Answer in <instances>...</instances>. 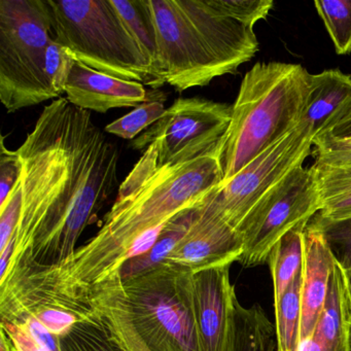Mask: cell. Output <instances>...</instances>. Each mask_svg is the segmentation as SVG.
<instances>
[{"mask_svg":"<svg viewBox=\"0 0 351 351\" xmlns=\"http://www.w3.org/2000/svg\"><path fill=\"white\" fill-rule=\"evenodd\" d=\"M343 274H344L345 287H346L351 303V269L350 270H343Z\"/></svg>","mask_w":351,"mask_h":351,"instance_id":"cell-39","label":"cell"},{"mask_svg":"<svg viewBox=\"0 0 351 351\" xmlns=\"http://www.w3.org/2000/svg\"><path fill=\"white\" fill-rule=\"evenodd\" d=\"M0 351H13L12 350L11 339L7 336V334L3 330L0 332Z\"/></svg>","mask_w":351,"mask_h":351,"instance_id":"cell-38","label":"cell"},{"mask_svg":"<svg viewBox=\"0 0 351 351\" xmlns=\"http://www.w3.org/2000/svg\"><path fill=\"white\" fill-rule=\"evenodd\" d=\"M351 106V75L339 69L310 73L309 92L299 125L312 141L324 136Z\"/></svg>","mask_w":351,"mask_h":351,"instance_id":"cell-16","label":"cell"},{"mask_svg":"<svg viewBox=\"0 0 351 351\" xmlns=\"http://www.w3.org/2000/svg\"><path fill=\"white\" fill-rule=\"evenodd\" d=\"M157 38L162 79L178 92L205 87L233 71L211 50L176 0H145Z\"/></svg>","mask_w":351,"mask_h":351,"instance_id":"cell-9","label":"cell"},{"mask_svg":"<svg viewBox=\"0 0 351 351\" xmlns=\"http://www.w3.org/2000/svg\"><path fill=\"white\" fill-rule=\"evenodd\" d=\"M351 303L343 269L335 264L324 310L312 334L298 342L295 351H350Z\"/></svg>","mask_w":351,"mask_h":351,"instance_id":"cell-17","label":"cell"},{"mask_svg":"<svg viewBox=\"0 0 351 351\" xmlns=\"http://www.w3.org/2000/svg\"><path fill=\"white\" fill-rule=\"evenodd\" d=\"M206 197L197 205L188 232L166 261L192 272L232 265L238 262L243 250L239 233L213 208Z\"/></svg>","mask_w":351,"mask_h":351,"instance_id":"cell-13","label":"cell"},{"mask_svg":"<svg viewBox=\"0 0 351 351\" xmlns=\"http://www.w3.org/2000/svg\"><path fill=\"white\" fill-rule=\"evenodd\" d=\"M301 326L299 341L313 332L328 295L330 274L336 261L322 232L310 221L303 233Z\"/></svg>","mask_w":351,"mask_h":351,"instance_id":"cell-15","label":"cell"},{"mask_svg":"<svg viewBox=\"0 0 351 351\" xmlns=\"http://www.w3.org/2000/svg\"><path fill=\"white\" fill-rule=\"evenodd\" d=\"M75 60L71 51L53 38L47 51L46 73L57 98L65 93V86Z\"/></svg>","mask_w":351,"mask_h":351,"instance_id":"cell-29","label":"cell"},{"mask_svg":"<svg viewBox=\"0 0 351 351\" xmlns=\"http://www.w3.org/2000/svg\"><path fill=\"white\" fill-rule=\"evenodd\" d=\"M221 184L217 147L201 157L162 168L156 167L143 152L121 184L116 202L97 234L63 264L43 266L45 276L63 295L89 303L92 289L120 273L141 235L194 208Z\"/></svg>","mask_w":351,"mask_h":351,"instance_id":"cell-2","label":"cell"},{"mask_svg":"<svg viewBox=\"0 0 351 351\" xmlns=\"http://www.w3.org/2000/svg\"><path fill=\"white\" fill-rule=\"evenodd\" d=\"M351 136V106L338 119L336 123L330 127V130L320 137H332V138H344ZM319 139V138H318ZM317 141V139H316Z\"/></svg>","mask_w":351,"mask_h":351,"instance_id":"cell-36","label":"cell"},{"mask_svg":"<svg viewBox=\"0 0 351 351\" xmlns=\"http://www.w3.org/2000/svg\"><path fill=\"white\" fill-rule=\"evenodd\" d=\"M316 164L324 166L351 165V136L344 138L324 137L314 141Z\"/></svg>","mask_w":351,"mask_h":351,"instance_id":"cell-30","label":"cell"},{"mask_svg":"<svg viewBox=\"0 0 351 351\" xmlns=\"http://www.w3.org/2000/svg\"><path fill=\"white\" fill-rule=\"evenodd\" d=\"M32 338L48 351H61L60 338L54 336L44 324L34 316H28L23 324Z\"/></svg>","mask_w":351,"mask_h":351,"instance_id":"cell-35","label":"cell"},{"mask_svg":"<svg viewBox=\"0 0 351 351\" xmlns=\"http://www.w3.org/2000/svg\"><path fill=\"white\" fill-rule=\"evenodd\" d=\"M48 307L71 312L83 322L92 319L89 304L61 293L46 278L42 266L28 254L14 258L5 278L0 280L1 320L23 324L28 316Z\"/></svg>","mask_w":351,"mask_h":351,"instance_id":"cell-11","label":"cell"},{"mask_svg":"<svg viewBox=\"0 0 351 351\" xmlns=\"http://www.w3.org/2000/svg\"><path fill=\"white\" fill-rule=\"evenodd\" d=\"M195 208L196 207L186 209L170 219L162 230L159 239L147 254L127 261L120 271L122 280H129L133 277L145 274L165 263L188 232L194 219Z\"/></svg>","mask_w":351,"mask_h":351,"instance_id":"cell-19","label":"cell"},{"mask_svg":"<svg viewBox=\"0 0 351 351\" xmlns=\"http://www.w3.org/2000/svg\"><path fill=\"white\" fill-rule=\"evenodd\" d=\"M230 267L223 265L193 272L201 351H234L238 300L230 280Z\"/></svg>","mask_w":351,"mask_h":351,"instance_id":"cell-12","label":"cell"},{"mask_svg":"<svg viewBox=\"0 0 351 351\" xmlns=\"http://www.w3.org/2000/svg\"><path fill=\"white\" fill-rule=\"evenodd\" d=\"M61 351H118L104 326L92 314V319L77 322L60 338Z\"/></svg>","mask_w":351,"mask_h":351,"instance_id":"cell-26","label":"cell"},{"mask_svg":"<svg viewBox=\"0 0 351 351\" xmlns=\"http://www.w3.org/2000/svg\"><path fill=\"white\" fill-rule=\"evenodd\" d=\"M1 330L20 351H48L32 338L24 324L1 320Z\"/></svg>","mask_w":351,"mask_h":351,"instance_id":"cell-34","label":"cell"},{"mask_svg":"<svg viewBox=\"0 0 351 351\" xmlns=\"http://www.w3.org/2000/svg\"><path fill=\"white\" fill-rule=\"evenodd\" d=\"M320 208L313 168H295L254 205L237 228L243 244L238 263L245 268L268 263L277 242L291 230L307 227Z\"/></svg>","mask_w":351,"mask_h":351,"instance_id":"cell-7","label":"cell"},{"mask_svg":"<svg viewBox=\"0 0 351 351\" xmlns=\"http://www.w3.org/2000/svg\"><path fill=\"white\" fill-rule=\"evenodd\" d=\"M320 194L318 215L324 219H343L351 217V165H312Z\"/></svg>","mask_w":351,"mask_h":351,"instance_id":"cell-20","label":"cell"},{"mask_svg":"<svg viewBox=\"0 0 351 351\" xmlns=\"http://www.w3.org/2000/svg\"><path fill=\"white\" fill-rule=\"evenodd\" d=\"M209 5L226 17L247 27L267 19L274 7L272 0H207Z\"/></svg>","mask_w":351,"mask_h":351,"instance_id":"cell-28","label":"cell"},{"mask_svg":"<svg viewBox=\"0 0 351 351\" xmlns=\"http://www.w3.org/2000/svg\"><path fill=\"white\" fill-rule=\"evenodd\" d=\"M302 272L281 297L274 300L277 351H295L301 326Z\"/></svg>","mask_w":351,"mask_h":351,"instance_id":"cell-22","label":"cell"},{"mask_svg":"<svg viewBox=\"0 0 351 351\" xmlns=\"http://www.w3.org/2000/svg\"><path fill=\"white\" fill-rule=\"evenodd\" d=\"M349 345H350V351H351V315H350V319H349Z\"/></svg>","mask_w":351,"mask_h":351,"instance_id":"cell-40","label":"cell"},{"mask_svg":"<svg viewBox=\"0 0 351 351\" xmlns=\"http://www.w3.org/2000/svg\"><path fill=\"white\" fill-rule=\"evenodd\" d=\"M112 5L120 14L135 40L143 49L145 56L149 59L154 71L158 77L163 81L158 66L157 38L155 27L149 15V9L145 5V0H112ZM165 84V82L163 81Z\"/></svg>","mask_w":351,"mask_h":351,"instance_id":"cell-23","label":"cell"},{"mask_svg":"<svg viewBox=\"0 0 351 351\" xmlns=\"http://www.w3.org/2000/svg\"><path fill=\"white\" fill-rule=\"evenodd\" d=\"M324 234L337 264L343 270L351 269V217L328 219L316 215L311 219Z\"/></svg>","mask_w":351,"mask_h":351,"instance_id":"cell-27","label":"cell"},{"mask_svg":"<svg viewBox=\"0 0 351 351\" xmlns=\"http://www.w3.org/2000/svg\"><path fill=\"white\" fill-rule=\"evenodd\" d=\"M313 141L301 125L254 158L206 200L237 231L254 205L287 174L303 166Z\"/></svg>","mask_w":351,"mask_h":351,"instance_id":"cell-10","label":"cell"},{"mask_svg":"<svg viewBox=\"0 0 351 351\" xmlns=\"http://www.w3.org/2000/svg\"><path fill=\"white\" fill-rule=\"evenodd\" d=\"M16 237L15 235L12 238L11 241L5 246L3 252H0V280H3L7 275L10 265L13 260L14 254H15Z\"/></svg>","mask_w":351,"mask_h":351,"instance_id":"cell-37","label":"cell"},{"mask_svg":"<svg viewBox=\"0 0 351 351\" xmlns=\"http://www.w3.org/2000/svg\"><path fill=\"white\" fill-rule=\"evenodd\" d=\"M120 273L92 289L88 295L92 314L104 326L118 351H153L137 332L121 295Z\"/></svg>","mask_w":351,"mask_h":351,"instance_id":"cell-18","label":"cell"},{"mask_svg":"<svg viewBox=\"0 0 351 351\" xmlns=\"http://www.w3.org/2000/svg\"><path fill=\"white\" fill-rule=\"evenodd\" d=\"M22 207L14 258L63 264L118 182L119 149L91 114L53 100L17 149ZM12 260V261H13Z\"/></svg>","mask_w":351,"mask_h":351,"instance_id":"cell-1","label":"cell"},{"mask_svg":"<svg viewBox=\"0 0 351 351\" xmlns=\"http://www.w3.org/2000/svg\"><path fill=\"white\" fill-rule=\"evenodd\" d=\"M306 227L295 228L285 234L273 247L268 263L272 275L274 300L285 293L301 274L304 261L303 233Z\"/></svg>","mask_w":351,"mask_h":351,"instance_id":"cell-21","label":"cell"},{"mask_svg":"<svg viewBox=\"0 0 351 351\" xmlns=\"http://www.w3.org/2000/svg\"><path fill=\"white\" fill-rule=\"evenodd\" d=\"M158 99V98H157ZM149 100L106 127V132L125 141H134L165 114L163 100Z\"/></svg>","mask_w":351,"mask_h":351,"instance_id":"cell-25","label":"cell"},{"mask_svg":"<svg viewBox=\"0 0 351 351\" xmlns=\"http://www.w3.org/2000/svg\"><path fill=\"white\" fill-rule=\"evenodd\" d=\"M53 38L80 62L149 87L165 85L112 0H46Z\"/></svg>","mask_w":351,"mask_h":351,"instance_id":"cell-4","label":"cell"},{"mask_svg":"<svg viewBox=\"0 0 351 351\" xmlns=\"http://www.w3.org/2000/svg\"><path fill=\"white\" fill-rule=\"evenodd\" d=\"M309 85L300 64L258 62L245 73L217 147L223 184L299 125Z\"/></svg>","mask_w":351,"mask_h":351,"instance_id":"cell-3","label":"cell"},{"mask_svg":"<svg viewBox=\"0 0 351 351\" xmlns=\"http://www.w3.org/2000/svg\"><path fill=\"white\" fill-rule=\"evenodd\" d=\"M65 94L73 106L101 114L114 108H137L149 100L141 84L100 73L77 59L71 66Z\"/></svg>","mask_w":351,"mask_h":351,"instance_id":"cell-14","label":"cell"},{"mask_svg":"<svg viewBox=\"0 0 351 351\" xmlns=\"http://www.w3.org/2000/svg\"><path fill=\"white\" fill-rule=\"evenodd\" d=\"M52 40L46 0L0 1V100L8 112L57 98L46 73Z\"/></svg>","mask_w":351,"mask_h":351,"instance_id":"cell-5","label":"cell"},{"mask_svg":"<svg viewBox=\"0 0 351 351\" xmlns=\"http://www.w3.org/2000/svg\"><path fill=\"white\" fill-rule=\"evenodd\" d=\"M21 207L22 186L21 180H19L5 204L0 206V252L5 250L15 235L19 223Z\"/></svg>","mask_w":351,"mask_h":351,"instance_id":"cell-31","label":"cell"},{"mask_svg":"<svg viewBox=\"0 0 351 351\" xmlns=\"http://www.w3.org/2000/svg\"><path fill=\"white\" fill-rule=\"evenodd\" d=\"M316 12L322 18L338 55L351 52V0L315 1Z\"/></svg>","mask_w":351,"mask_h":351,"instance_id":"cell-24","label":"cell"},{"mask_svg":"<svg viewBox=\"0 0 351 351\" xmlns=\"http://www.w3.org/2000/svg\"><path fill=\"white\" fill-rule=\"evenodd\" d=\"M231 117L229 104L201 97L178 98L131 147L145 149L158 168L195 159L217 149Z\"/></svg>","mask_w":351,"mask_h":351,"instance_id":"cell-8","label":"cell"},{"mask_svg":"<svg viewBox=\"0 0 351 351\" xmlns=\"http://www.w3.org/2000/svg\"><path fill=\"white\" fill-rule=\"evenodd\" d=\"M192 274L188 269L165 262L123 281V301L152 350L201 351Z\"/></svg>","mask_w":351,"mask_h":351,"instance_id":"cell-6","label":"cell"},{"mask_svg":"<svg viewBox=\"0 0 351 351\" xmlns=\"http://www.w3.org/2000/svg\"><path fill=\"white\" fill-rule=\"evenodd\" d=\"M30 316L36 317L54 336L59 338L66 336L77 322H83L75 314L55 307L44 308Z\"/></svg>","mask_w":351,"mask_h":351,"instance_id":"cell-33","label":"cell"},{"mask_svg":"<svg viewBox=\"0 0 351 351\" xmlns=\"http://www.w3.org/2000/svg\"><path fill=\"white\" fill-rule=\"evenodd\" d=\"M22 166L17 151H10L1 141L0 154V206L5 204L7 199L15 189L21 178Z\"/></svg>","mask_w":351,"mask_h":351,"instance_id":"cell-32","label":"cell"}]
</instances>
